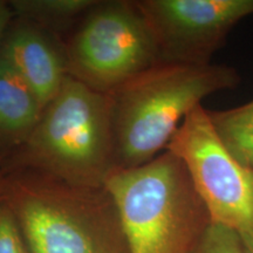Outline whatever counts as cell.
Instances as JSON below:
<instances>
[{
    "instance_id": "cell-1",
    "label": "cell",
    "mask_w": 253,
    "mask_h": 253,
    "mask_svg": "<svg viewBox=\"0 0 253 253\" xmlns=\"http://www.w3.org/2000/svg\"><path fill=\"white\" fill-rule=\"evenodd\" d=\"M8 171L28 170L80 188H104L115 170L112 97L68 77L17 150Z\"/></svg>"
},
{
    "instance_id": "cell-2",
    "label": "cell",
    "mask_w": 253,
    "mask_h": 253,
    "mask_svg": "<svg viewBox=\"0 0 253 253\" xmlns=\"http://www.w3.org/2000/svg\"><path fill=\"white\" fill-rule=\"evenodd\" d=\"M240 81L226 65L157 63L113 91L115 170L150 162L204 97L233 89Z\"/></svg>"
},
{
    "instance_id": "cell-3",
    "label": "cell",
    "mask_w": 253,
    "mask_h": 253,
    "mask_svg": "<svg viewBox=\"0 0 253 253\" xmlns=\"http://www.w3.org/2000/svg\"><path fill=\"white\" fill-rule=\"evenodd\" d=\"M2 201L30 253H128L112 197L104 188L73 186L28 171L2 177Z\"/></svg>"
},
{
    "instance_id": "cell-4",
    "label": "cell",
    "mask_w": 253,
    "mask_h": 253,
    "mask_svg": "<svg viewBox=\"0 0 253 253\" xmlns=\"http://www.w3.org/2000/svg\"><path fill=\"white\" fill-rule=\"evenodd\" d=\"M104 189L128 253H189L211 223L185 167L167 150L143 166L114 170Z\"/></svg>"
},
{
    "instance_id": "cell-5",
    "label": "cell",
    "mask_w": 253,
    "mask_h": 253,
    "mask_svg": "<svg viewBox=\"0 0 253 253\" xmlns=\"http://www.w3.org/2000/svg\"><path fill=\"white\" fill-rule=\"evenodd\" d=\"M68 75L112 94L160 63L156 43L136 1H96L65 42Z\"/></svg>"
},
{
    "instance_id": "cell-6",
    "label": "cell",
    "mask_w": 253,
    "mask_h": 253,
    "mask_svg": "<svg viewBox=\"0 0 253 253\" xmlns=\"http://www.w3.org/2000/svg\"><path fill=\"white\" fill-rule=\"evenodd\" d=\"M185 167L211 223L239 235L253 230V173L236 160L202 104L183 120L166 148Z\"/></svg>"
},
{
    "instance_id": "cell-7",
    "label": "cell",
    "mask_w": 253,
    "mask_h": 253,
    "mask_svg": "<svg viewBox=\"0 0 253 253\" xmlns=\"http://www.w3.org/2000/svg\"><path fill=\"white\" fill-rule=\"evenodd\" d=\"M156 43L160 63L208 65L253 0H137Z\"/></svg>"
},
{
    "instance_id": "cell-8",
    "label": "cell",
    "mask_w": 253,
    "mask_h": 253,
    "mask_svg": "<svg viewBox=\"0 0 253 253\" xmlns=\"http://www.w3.org/2000/svg\"><path fill=\"white\" fill-rule=\"evenodd\" d=\"M0 53L33 90L43 108L69 77L65 41L26 20L14 18Z\"/></svg>"
},
{
    "instance_id": "cell-9",
    "label": "cell",
    "mask_w": 253,
    "mask_h": 253,
    "mask_svg": "<svg viewBox=\"0 0 253 253\" xmlns=\"http://www.w3.org/2000/svg\"><path fill=\"white\" fill-rule=\"evenodd\" d=\"M42 110L37 95L0 53V155L12 154L27 140Z\"/></svg>"
},
{
    "instance_id": "cell-10",
    "label": "cell",
    "mask_w": 253,
    "mask_h": 253,
    "mask_svg": "<svg viewBox=\"0 0 253 253\" xmlns=\"http://www.w3.org/2000/svg\"><path fill=\"white\" fill-rule=\"evenodd\" d=\"M14 18L60 37L80 23L96 0H11Z\"/></svg>"
},
{
    "instance_id": "cell-11",
    "label": "cell",
    "mask_w": 253,
    "mask_h": 253,
    "mask_svg": "<svg viewBox=\"0 0 253 253\" xmlns=\"http://www.w3.org/2000/svg\"><path fill=\"white\" fill-rule=\"evenodd\" d=\"M208 113L226 149L253 173V100L236 108Z\"/></svg>"
},
{
    "instance_id": "cell-12",
    "label": "cell",
    "mask_w": 253,
    "mask_h": 253,
    "mask_svg": "<svg viewBox=\"0 0 253 253\" xmlns=\"http://www.w3.org/2000/svg\"><path fill=\"white\" fill-rule=\"evenodd\" d=\"M189 253H250L235 230L210 223Z\"/></svg>"
},
{
    "instance_id": "cell-13",
    "label": "cell",
    "mask_w": 253,
    "mask_h": 253,
    "mask_svg": "<svg viewBox=\"0 0 253 253\" xmlns=\"http://www.w3.org/2000/svg\"><path fill=\"white\" fill-rule=\"evenodd\" d=\"M0 253H30L15 216L4 201L0 203Z\"/></svg>"
},
{
    "instance_id": "cell-14",
    "label": "cell",
    "mask_w": 253,
    "mask_h": 253,
    "mask_svg": "<svg viewBox=\"0 0 253 253\" xmlns=\"http://www.w3.org/2000/svg\"><path fill=\"white\" fill-rule=\"evenodd\" d=\"M13 20L14 14L11 6H9V2L5 1V0H0V46L4 40L6 32H7Z\"/></svg>"
},
{
    "instance_id": "cell-15",
    "label": "cell",
    "mask_w": 253,
    "mask_h": 253,
    "mask_svg": "<svg viewBox=\"0 0 253 253\" xmlns=\"http://www.w3.org/2000/svg\"><path fill=\"white\" fill-rule=\"evenodd\" d=\"M240 237H242L243 242H244L246 248H248L249 252L253 253V230L250 231V232L243 233V235H240Z\"/></svg>"
},
{
    "instance_id": "cell-16",
    "label": "cell",
    "mask_w": 253,
    "mask_h": 253,
    "mask_svg": "<svg viewBox=\"0 0 253 253\" xmlns=\"http://www.w3.org/2000/svg\"><path fill=\"white\" fill-rule=\"evenodd\" d=\"M0 163H1V158H0ZM2 177H4V173L0 171V203L2 202Z\"/></svg>"
}]
</instances>
